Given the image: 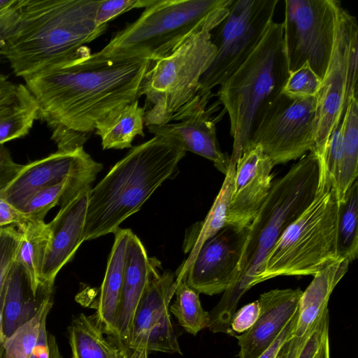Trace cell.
Instances as JSON below:
<instances>
[{"label": "cell", "mask_w": 358, "mask_h": 358, "mask_svg": "<svg viewBox=\"0 0 358 358\" xmlns=\"http://www.w3.org/2000/svg\"><path fill=\"white\" fill-rule=\"evenodd\" d=\"M151 60L115 59L84 45L73 56L24 78L57 151L83 147L96 122L114 108L141 97Z\"/></svg>", "instance_id": "obj_1"}, {"label": "cell", "mask_w": 358, "mask_h": 358, "mask_svg": "<svg viewBox=\"0 0 358 358\" xmlns=\"http://www.w3.org/2000/svg\"><path fill=\"white\" fill-rule=\"evenodd\" d=\"M319 176V157L310 151L272 183L268 196L247 227L238 278L208 312V328L211 332L231 333V318L239 300L260 283L268 255L283 231L313 199Z\"/></svg>", "instance_id": "obj_2"}, {"label": "cell", "mask_w": 358, "mask_h": 358, "mask_svg": "<svg viewBox=\"0 0 358 358\" xmlns=\"http://www.w3.org/2000/svg\"><path fill=\"white\" fill-rule=\"evenodd\" d=\"M186 151L175 138L154 136L132 146L94 187L87 208L85 241L115 233L166 180L178 171Z\"/></svg>", "instance_id": "obj_3"}, {"label": "cell", "mask_w": 358, "mask_h": 358, "mask_svg": "<svg viewBox=\"0 0 358 358\" xmlns=\"http://www.w3.org/2000/svg\"><path fill=\"white\" fill-rule=\"evenodd\" d=\"M101 0H25L19 26L0 49L14 73L23 79L62 62L99 37Z\"/></svg>", "instance_id": "obj_4"}, {"label": "cell", "mask_w": 358, "mask_h": 358, "mask_svg": "<svg viewBox=\"0 0 358 358\" xmlns=\"http://www.w3.org/2000/svg\"><path fill=\"white\" fill-rule=\"evenodd\" d=\"M234 0H153L118 30L99 55L115 59L164 57L203 29L217 27Z\"/></svg>", "instance_id": "obj_5"}, {"label": "cell", "mask_w": 358, "mask_h": 358, "mask_svg": "<svg viewBox=\"0 0 358 358\" xmlns=\"http://www.w3.org/2000/svg\"><path fill=\"white\" fill-rule=\"evenodd\" d=\"M288 76L282 24L273 21L250 57L217 92L230 120V162L236 164L250 141L259 116L281 93Z\"/></svg>", "instance_id": "obj_6"}, {"label": "cell", "mask_w": 358, "mask_h": 358, "mask_svg": "<svg viewBox=\"0 0 358 358\" xmlns=\"http://www.w3.org/2000/svg\"><path fill=\"white\" fill-rule=\"evenodd\" d=\"M315 196L282 233L268 255L259 282L280 275H314L340 259L337 253L339 201L322 158Z\"/></svg>", "instance_id": "obj_7"}, {"label": "cell", "mask_w": 358, "mask_h": 358, "mask_svg": "<svg viewBox=\"0 0 358 358\" xmlns=\"http://www.w3.org/2000/svg\"><path fill=\"white\" fill-rule=\"evenodd\" d=\"M215 27L203 29L170 55L152 62L141 88L146 127L175 121L194 101L215 55L211 40Z\"/></svg>", "instance_id": "obj_8"}, {"label": "cell", "mask_w": 358, "mask_h": 358, "mask_svg": "<svg viewBox=\"0 0 358 358\" xmlns=\"http://www.w3.org/2000/svg\"><path fill=\"white\" fill-rule=\"evenodd\" d=\"M357 22L339 2L332 52L317 95L315 148L312 151L317 155L324 152L350 101L357 98Z\"/></svg>", "instance_id": "obj_9"}, {"label": "cell", "mask_w": 358, "mask_h": 358, "mask_svg": "<svg viewBox=\"0 0 358 358\" xmlns=\"http://www.w3.org/2000/svg\"><path fill=\"white\" fill-rule=\"evenodd\" d=\"M278 2L234 0L228 14L211 34L216 52L200 80L199 95L220 86L247 60L273 21Z\"/></svg>", "instance_id": "obj_10"}, {"label": "cell", "mask_w": 358, "mask_h": 358, "mask_svg": "<svg viewBox=\"0 0 358 358\" xmlns=\"http://www.w3.org/2000/svg\"><path fill=\"white\" fill-rule=\"evenodd\" d=\"M336 0H285L283 41L289 73L306 63L322 79L334 41Z\"/></svg>", "instance_id": "obj_11"}, {"label": "cell", "mask_w": 358, "mask_h": 358, "mask_svg": "<svg viewBox=\"0 0 358 358\" xmlns=\"http://www.w3.org/2000/svg\"><path fill=\"white\" fill-rule=\"evenodd\" d=\"M316 109L317 96L294 99L280 93L259 116L250 142L273 166L301 158L315 148Z\"/></svg>", "instance_id": "obj_12"}, {"label": "cell", "mask_w": 358, "mask_h": 358, "mask_svg": "<svg viewBox=\"0 0 358 358\" xmlns=\"http://www.w3.org/2000/svg\"><path fill=\"white\" fill-rule=\"evenodd\" d=\"M83 147L70 152L57 151L21 167L0 187V196L19 210L38 191L67 178L93 182L102 170Z\"/></svg>", "instance_id": "obj_13"}, {"label": "cell", "mask_w": 358, "mask_h": 358, "mask_svg": "<svg viewBox=\"0 0 358 358\" xmlns=\"http://www.w3.org/2000/svg\"><path fill=\"white\" fill-rule=\"evenodd\" d=\"M246 235L247 227L225 226L206 241L182 276L187 285L209 296L230 287L238 278Z\"/></svg>", "instance_id": "obj_14"}, {"label": "cell", "mask_w": 358, "mask_h": 358, "mask_svg": "<svg viewBox=\"0 0 358 358\" xmlns=\"http://www.w3.org/2000/svg\"><path fill=\"white\" fill-rule=\"evenodd\" d=\"M213 96L212 92L197 95L193 103L176 121L157 126H147L155 136H169L177 140L185 150L210 160L214 166L224 175L227 173L230 156L221 151L216 136V123L225 112L216 116L213 113L220 108L217 100L208 106Z\"/></svg>", "instance_id": "obj_15"}, {"label": "cell", "mask_w": 358, "mask_h": 358, "mask_svg": "<svg viewBox=\"0 0 358 358\" xmlns=\"http://www.w3.org/2000/svg\"><path fill=\"white\" fill-rule=\"evenodd\" d=\"M273 166L259 145H247L236 163L226 226L248 227L268 195Z\"/></svg>", "instance_id": "obj_16"}, {"label": "cell", "mask_w": 358, "mask_h": 358, "mask_svg": "<svg viewBox=\"0 0 358 358\" xmlns=\"http://www.w3.org/2000/svg\"><path fill=\"white\" fill-rule=\"evenodd\" d=\"M91 188L81 189L63 200L59 210L48 223L51 238L43 268L39 294H52L57 275L73 259L85 241L86 214Z\"/></svg>", "instance_id": "obj_17"}, {"label": "cell", "mask_w": 358, "mask_h": 358, "mask_svg": "<svg viewBox=\"0 0 358 358\" xmlns=\"http://www.w3.org/2000/svg\"><path fill=\"white\" fill-rule=\"evenodd\" d=\"M161 268V262L149 257L139 238L131 231L127 243L123 278L120 298L108 340L119 346L128 337L138 303L153 273Z\"/></svg>", "instance_id": "obj_18"}, {"label": "cell", "mask_w": 358, "mask_h": 358, "mask_svg": "<svg viewBox=\"0 0 358 358\" xmlns=\"http://www.w3.org/2000/svg\"><path fill=\"white\" fill-rule=\"evenodd\" d=\"M303 291L275 289L258 299L260 313L255 323L241 335H234L240 348L238 358H259L277 338L298 311Z\"/></svg>", "instance_id": "obj_19"}, {"label": "cell", "mask_w": 358, "mask_h": 358, "mask_svg": "<svg viewBox=\"0 0 358 358\" xmlns=\"http://www.w3.org/2000/svg\"><path fill=\"white\" fill-rule=\"evenodd\" d=\"M177 282L170 270L157 269L150 280L135 311L127 339L119 346L120 358H148L150 334L162 311L169 308Z\"/></svg>", "instance_id": "obj_20"}, {"label": "cell", "mask_w": 358, "mask_h": 358, "mask_svg": "<svg viewBox=\"0 0 358 358\" xmlns=\"http://www.w3.org/2000/svg\"><path fill=\"white\" fill-rule=\"evenodd\" d=\"M38 119V106L25 85L0 73V145L25 136Z\"/></svg>", "instance_id": "obj_21"}, {"label": "cell", "mask_w": 358, "mask_h": 358, "mask_svg": "<svg viewBox=\"0 0 358 358\" xmlns=\"http://www.w3.org/2000/svg\"><path fill=\"white\" fill-rule=\"evenodd\" d=\"M131 231L129 229L119 228L114 233L115 240L99 294L92 305L96 309L95 318L106 337L113 331V319L122 284L126 247Z\"/></svg>", "instance_id": "obj_22"}, {"label": "cell", "mask_w": 358, "mask_h": 358, "mask_svg": "<svg viewBox=\"0 0 358 358\" xmlns=\"http://www.w3.org/2000/svg\"><path fill=\"white\" fill-rule=\"evenodd\" d=\"M350 262L345 259L333 262L320 270L303 291L301 296L294 336L307 331L328 308L330 296L336 285L347 273Z\"/></svg>", "instance_id": "obj_23"}, {"label": "cell", "mask_w": 358, "mask_h": 358, "mask_svg": "<svg viewBox=\"0 0 358 358\" xmlns=\"http://www.w3.org/2000/svg\"><path fill=\"white\" fill-rule=\"evenodd\" d=\"M20 232L14 262L24 271L29 291L36 299L41 287L43 268L51 232L45 221L26 222L17 225Z\"/></svg>", "instance_id": "obj_24"}, {"label": "cell", "mask_w": 358, "mask_h": 358, "mask_svg": "<svg viewBox=\"0 0 358 358\" xmlns=\"http://www.w3.org/2000/svg\"><path fill=\"white\" fill-rule=\"evenodd\" d=\"M236 166V164L229 163L220 190L204 220L195 223L187 230L182 250L189 255L175 273L176 278H180L184 275L204 243L226 226L227 210L232 190Z\"/></svg>", "instance_id": "obj_25"}, {"label": "cell", "mask_w": 358, "mask_h": 358, "mask_svg": "<svg viewBox=\"0 0 358 358\" xmlns=\"http://www.w3.org/2000/svg\"><path fill=\"white\" fill-rule=\"evenodd\" d=\"M143 107L138 99L114 108L95 125L103 150L131 148L136 136H144Z\"/></svg>", "instance_id": "obj_26"}, {"label": "cell", "mask_w": 358, "mask_h": 358, "mask_svg": "<svg viewBox=\"0 0 358 358\" xmlns=\"http://www.w3.org/2000/svg\"><path fill=\"white\" fill-rule=\"evenodd\" d=\"M103 335L94 314L74 317L68 327L71 358H120V349Z\"/></svg>", "instance_id": "obj_27"}, {"label": "cell", "mask_w": 358, "mask_h": 358, "mask_svg": "<svg viewBox=\"0 0 358 358\" xmlns=\"http://www.w3.org/2000/svg\"><path fill=\"white\" fill-rule=\"evenodd\" d=\"M27 283L22 266L13 262L4 285L2 332L9 337L18 327L29 320L38 310L36 299H26L24 285Z\"/></svg>", "instance_id": "obj_28"}, {"label": "cell", "mask_w": 358, "mask_h": 358, "mask_svg": "<svg viewBox=\"0 0 358 358\" xmlns=\"http://www.w3.org/2000/svg\"><path fill=\"white\" fill-rule=\"evenodd\" d=\"M343 145L338 176L336 184L339 203L358 176V100L348 103L342 121Z\"/></svg>", "instance_id": "obj_29"}, {"label": "cell", "mask_w": 358, "mask_h": 358, "mask_svg": "<svg viewBox=\"0 0 358 358\" xmlns=\"http://www.w3.org/2000/svg\"><path fill=\"white\" fill-rule=\"evenodd\" d=\"M329 322L327 308L302 335L289 338L275 358H330Z\"/></svg>", "instance_id": "obj_30"}, {"label": "cell", "mask_w": 358, "mask_h": 358, "mask_svg": "<svg viewBox=\"0 0 358 358\" xmlns=\"http://www.w3.org/2000/svg\"><path fill=\"white\" fill-rule=\"evenodd\" d=\"M176 299L169 304V311L185 331L196 336L202 329L208 328L209 313L202 308L199 294L187 285L185 276L176 278Z\"/></svg>", "instance_id": "obj_31"}, {"label": "cell", "mask_w": 358, "mask_h": 358, "mask_svg": "<svg viewBox=\"0 0 358 358\" xmlns=\"http://www.w3.org/2000/svg\"><path fill=\"white\" fill-rule=\"evenodd\" d=\"M358 185L356 180L339 204L337 229V253L350 263L358 255Z\"/></svg>", "instance_id": "obj_32"}, {"label": "cell", "mask_w": 358, "mask_h": 358, "mask_svg": "<svg viewBox=\"0 0 358 358\" xmlns=\"http://www.w3.org/2000/svg\"><path fill=\"white\" fill-rule=\"evenodd\" d=\"M92 182L76 178L64 180L45 187L33 194L19 208L26 222L44 221L48 212L74 192L87 187Z\"/></svg>", "instance_id": "obj_33"}, {"label": "cell", "mask_w": 358, "mask_h": 358, "mask_svg": "<svg viewBox=\"0 0 358 358\" xmlns=\"http://www.w3.org/2000/svg\"><path fill=\"white\" fill-rule=\"evenodd\" d=\"M52 304V294L42 297L35 315L4 340L2 358L31 357L39 339L43 319L48 315Z\"/></svg>", "instance_id": "obj_34"}, {"label": "cell", "mask_w": 358, "mask_h": 358, "mask_svg": "<svg viewBox=\"0 0 358 358\" xmlns=\"http://www.w3.org/2000/svg\"><path fill=\"white\" fill-rule=\"evenodd\" d=\"M322 79L312 70L308 63L289 72L281 93L294 99L317 96Z\"/></svg>", "instance_id": "obj_35"}, {"label": "cell", "mask_w": 358, "mask_h": 358, "mask_svg": "<svg viewBox=\"0 0 358 358\" xmlns=\"http://www.w3.org/2000/svg\"><path fill=\"white\" fill-rule=\"evenodd\" d=\"M148 354L153 352L182 354L173 329L169 308L162 311L151 330L148 342Z\"/></svg>", "instance_id": "obj_36"}, {"label": "cell", "mask_w": 358, "mask_h": 358, "mask_svg": "<svg viewBox=\"0 0 358 358\" xmlns=\"http://www.w3.org/2000/svg\"><path fill=\"white\" fill-rule=\"evenodd\" d=\"M16 225L0 227V294L14 262L20 237Z\"/></svg>", "instance_id": "obj_37"}, {"label": "cell", "mask_w": 358, "mask_h": 358, "mask_svg": "<svg viewBox=\"0 0 358 358\" xmlns=\"http://www.w3.org/2000/svg\"><path fill=\"white\" fill-rule=\"evenodd\" d=\"M25 0H0V49L17 29Z\"/></svg>", "instance_id": "obj_38"}, {"label": "cell", "mask_w": 358, "mask_h": 358, "mask_svg": "<svg viewBox=\"0 0 358 358\" xmlns=\"http://www.w3.org/2000/svg\"><path fill=\"white\" fill-rule=\"evenodd\" d=\"M153 0H101L95 14L97 27L108 22L118 15L134 8H146Z\"/></svg>", "instance_id": "obj_39"}, {"label": "cell", "mask_w": 358, "mask_h": 358, "mask_svg": "<svg viewBox=\"0 0 358 358\" xmlns=\"http://www.w3.org/2000/svg\"><path fill=\"white\" fill-rule=\"evenodd\" d=\"M342 121L332 131L329 138L324 152L322 155H317L323 159L327 172L334 182L335 186L338 176L339 166L342 155Z\"/></svg>", "instance_id": "obj_40"}, {"label": "cell", "mask_w": 358, "mask_h": 358, "mask_svg": "<svg viewBox=\"0 0 358 358\" xmlns=\"http://www.w3.org/2000/svg\"><path fill=\"white\" fill-rule=\"evenodd\" d=\"M47 317L43 319L38 343L29 358H63L56 338L47 330Z\"/></svg>", "instance_id": "obj_41"}, {"label": "cell", "mask_w": 358, "mask_h": 358, "mask_svg": "<svg viewBox=\"0 0 358 358\" xmlns=\"http://www.w3.org/2000/svg\"><path fill=\"white\" fill-rule=\"evenodd\" d=\"M259 313L260 306L258 300L243 306L232 316L231 322L232 331L241 334L245 332L255 323Z\"/></svg>", "instance_id": "obj_42"}, {"label": "cell", "mask_w": 358, "mask_h": 358, "mask_svg": "<svg viewBox=\"0 0 358 358\" xmlns=\"http://www.w3.org/2000/svg\"><path fill=\"white\" fill-rule=\"evenodd\" d=\"M21 164L15 163L9 150L0 145V187L6 183L19 170Z\"/></svg>", "instance_id": "obj_43"}, {"label": "cell", "mask_w": 358, "mask_h": 358, "mask_svg": "<svg viewBox=\"0 0 358 358\" xmlns=\"http://www.w3.org/2000/svg\"><path fill=\"white\" fill-rule=\"evenodd\" d=\"M297 317L298 311L289 321L271 346L259 358H275L282 345L293 335L296 324Z\"/></svg>", "instance_id": "obj_44"}, {"label": "cell", "mask_w": 358, "mask_h": 358, "mask_svg": "<svg viewBox=\"0 0 358 358\" xmlns=\"http://www.w3.org/2000/svg\"><path fill=\"white\" fill-rule=\"evenodd\" d=\"M26 222L18 209L0 196V227Z\"/></svg>", "instance_id": "obj_45"}, {"label": "cell", "mask_w": 358, "mask_h": 358, "mask_svg": "<svg viewBox=\"0 0 358 358\" xmlns=\"http://www.w3.org/2000/svg\"><path fill=\"white\" fill-rule=\"evenodd\" d=\"M3 301H4V287H3V288L1 291V293L0 294V333L2 332Z\"/></svg>", "instance_id": "obj_46"}, {"label": "cell", "mask_w": 358, "mask_h": 358, "mask_svg": "<svg viewBox=\"0 0 358 358\" xmlns=\"http://www.w3.org/2000/svg\"><path fill=\"white\" fill-rule=\"evenodd\" d=\"M6 339L5 336L3 334V332L0 333V348L2 347V344Z\"/></svg>", "instance_id": "obj_47"}, {"label": "cell", "mask_w": 358, "mask_h": 358, "mask_svg": "<svg viewBox=\"0 0 358 358\" xmlns=\"http://www.w3.org/2000/svg\"><path fill=\"white\" fill-rule=\"evenodd\" d=\"M0 55H1V52H0Z\"/></svg>", "instance_id": "obj_48"}]
</instances>
